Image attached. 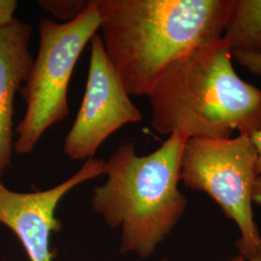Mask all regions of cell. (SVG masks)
I'll return each mask as SVG.
<instances>
[{
	"label": "cell",
	"mask_w": 261,
	"mask_h": 261,
	"mask_svg": "<svg viewBox=\"0 0 261 261\" xmlns=\"http://www.w3.org/2000/svg\"><path fill=\"white\" fill-rule=\"evenodd\" d=\"M32 27L15 19L0 28V174L14 152L13 116L17 91L25 83L34 58L30 51Z\"/></svg>",
	"instance_id": "8"
},
{
	"label": "cell",
	"mask_w": 261,
	"mask_h": 261,
	"mask_svg": "<svg viewBox=\"0 0 261 261\" xmlns=\"http://www.w3.org/2000/svg\"><path fill=\"white\" fill-rule=\"evenodd\" d=\"M233 0H100L103 48L130 96H146L168 69L223 37Z\"/></svg>",
	"instance_id": "1"
},
{
	"label": "cell",
	"mask_w": 261,
	"mask_h": 261,
	"mask_svg": "<svg viewBox=\"0 0 261 261\" xmlns=\"http://www.w3.org/2000/svg\"><path fill=\"white\" fill-rule=\"evenodd\" d=\"M252 144L257 152L255 164V181L252 192V202L261 205V128L250 136Z\"/></svg>",
	"instance_id": "11"
},
{
	"label": "cell",
	"mask_w": 261,
	"mask_h": 261,
	"mask_svg": "<svg viewBox=\"0 0 261 261\" xmlns=\"http://www.w3.org/2000/svg\"><path fill=\"white\" fill-rule=\"evenodd\" d=\"M233 57L253 75L261 76V54H236Z\"/></svg>",
	"instance_id": "12"
},
{
	"label": "cell",
	"mask_w": 261,
	"mask_h": 261,
	"mask_svg": "<svg viewBox=\"0 0 261 261\" xmlns=\"http://www.w3.org/2000/svg\"><path fill=\"white\" fill-rule=\"evenodd\" d=\"M105 165L101 159L87 160L60 185L34 193L11 191L0 181V224L18 236L30 261H53L50 235L61 229V222L55 216L56 206L73 188L105 174Z\"/></svg>",
	"instance_id": "7"
},
{
	"label": "cell",
	"mask_w": 261,
	"mask_h": 261,
	"mask_svg": "<svg viewBox=\"0 0 261 261\" xmlns=\"http://www.w3.org/2000/svg\"><path fill=\"white\" fill-rule=\"evenodd\" d=\"M18 2L15 0H0V28L6 27L15 19Z\"/></svg>",
	"instance_id": "13"
},
{
	"label": "cell",
	"mask_w": 261,
	"mask_h": 261,
	"mask_svg": "<svg viewBox=\"0 0 261 261\" xmlns=\"http://www.w3.org/2000/svg\"><path fill=\"white\" fill-rule=\"evenodd\" d=\"M257 152L250 136L188 139L181 157L180 180L203 192L240 230L235 243L240 256L261 253V236L254 222L252 192Z\"/></svg>",
	"instance_id": "5"
},
{
	"label": "cell",
	"mask_w": 261,
	"mask_h": 261,
	"mask_svg": "<svg viewBox=\"0 0 261 261\" xmlns=\"http://www.w3.org/2000/svg\"><path fill=\"white\" fill-rule=\"evenodd\" d=\"M93 0H40L38 5L53 17L69 22L88 9Z\"/></svg>",
	"instance_id": "10"
},
{
	"label": "cell",
	"mask_w": 261,
	"mask_h": 261,
	"mask_svg": "<svg viewBox=\"0 0 261 261\" xmlns=\"http://www.w3.org/2000/svg\"><path fill=\"white\" fill-rule=\"evenodd\" d=\"M224 38L171 66L149 94L151 124L161 135L251 136L261 128V89L242 80Z\"/></svg>",
	"instance_id": "2"
},
{
	"label": "cell",
	"mask_w": 261,
	"mask_h": 261,
	"mask_svg": "<svg viewBox=\"0 0 261 261\" xmlns=\"http://www.w3.org/2000/svg\"><path fill=\"white\" fill-rule=\"evenodd\" d=\"M223 38L236 54H261V0H233Z\"/></svg>",
	"instance_id": "9"
},
{
	"label": "cell",
	"mask_w": 261,
	"mask_h": 261,
	"mask_svg": "<svg viewBox=\"0 0 261 261\" xmlns=\"http://www.w3.org/2000/svg\"><path fill=\"white\" fill-rule=\"evenodd\" d=\"M188 139L175 130L147 156H139L127 142L106 162L108 181L95 188L91 204L112 228L122 225L121 252L148 257L184 214L187 199L178 183Z\"/></svg>",
	"instance_id": "3"
},
{
	"label": "cell",
	"mask_w": 261,
	"mask_h": 261,
	"mask_svg": "<svg viewBox=\"0 0 261 261\" xmlns=\"http://www.w3.org/2000/svg\"><path fill=\"white\" fill-rule=\"evenodd\" d=\"M99 3L93 0L88 9L69 22H39L37 56L21 87L27 109L14 142V151L19 155L32 152L46 130L69 115V84L84 47L100 29Z\"/></svg>",
	"instance_id": "4"
},
{
	"label": "cell",
	"mask_w": 261,
	"mask_h": 261,
	"mask_svg": "<svg viewBox=\"0 0 261 261\" xmlns=\"http://www.w3.org/2000/svg\"><path fill=\"white\" fill-rule=\"evenodd\" d=\"M232 261H261V253L260 254H258V255H256L255 257H253V258H251V259H246V258H244V257H242V256H239V257L235 258V259H233V260Z\"/></svg>",
	"instance_id": "14"
},
{
	"label": "cell",
	"mask_w": 261,
	"mask_h": 261,
	"mask_svg": "<svg viewBox=\"0 0 261 261\" xmlns=\"http://www.w3.org/2000/svg\"><path fill=\"white\" fill-rule=\"evenodd\" d=\"M140 120L141 113L109 60L101 36L94 35L84 99L64 140V153L75 161L94 159L113 133Z\"/></svg>",
	"instance_id": "6"
}]
</instances>
